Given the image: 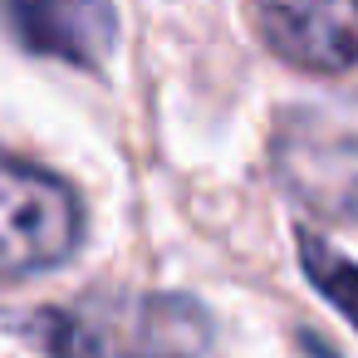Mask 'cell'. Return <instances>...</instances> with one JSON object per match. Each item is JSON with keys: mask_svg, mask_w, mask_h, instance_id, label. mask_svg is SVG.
Wrapping results in <instances>:
<instances>
[{"mask_svg": "<svg viewBox=\"0 0 358 358\" xmlns=\"http://www.w3.org/2000/svg\"><path fill=\"white\" fill-rule=\"evenodd\" d=\"M10 40L74 69H103L118 40L113 0H0Z\"/></svg>", "mask_w": 358, "mask_h": 358, "instance_id": "cell-4", "label": "cell"}, {"mask_svg": "<svg viewBox=\"0 0 358 358\" xmlns=\"http://www.w3.org/2000/svg\"><path fill=\"white\" fill-rule=\"evenodd\" d=\"M294 241H299V265H304L309 285L358 329V265L338 245H329L319 231H299Z\"/></svg>", "mask_w": 358, "mask_h": 358, "instance_id": "cell-6", "label": "cell"}, {"mask_svg": "<svg viewBox=\"0 0 358 358\" xmlns=\"http://www.w3.org/2000/svg\"><path fill=\"white\" fill-rule=\"evenodd\" d=\"M15 329L45 358H201L211 348V314L192 294L99 289L30 309Z\"/></svg>", "mask_w": 358, "mask_h": 358, "instance_id": "cell-1", "label": "cell"}, {"mask_svg": "<svg viewBox=\"0 0 358 358\" xmlns=\"http://www.w3.org/2000/svg\"><path fill=\"white\" fill-rule=\"evenodd\" d=\"M265 45L309 74L358 64V0H255Z\"/></svg>", "mask_w": 358, "mask_h": 358, "instance_id": "cell-5", "label": "cell"}, {"mask_svg": "<svg viewBox=\"0 0 358 358\" xmlns=\"http://www.w3.org/2000/svg\"><path fill=\"white\" fill-rule=\"evenodd\" d=\"M79 236L84 211L59 177L0 157V275L55 270L79 250Z\"/></svg>", "mask_w": 358, "mask_h": 358, "instance_id": "cell-3", "label": "cell"}, {"mask_svg": "<svg viewBox=\"0 0 358 358\" xmlns=\"http://www.w3.org/2000/svg\"><path fill=\"white\" fill-rule=\"evenodd\" d=\"M280 187L324 221H358V99L294 103L275 123Z\"/></svg>", "mask_w": 358, "mask_h": 358, "instance_id": "cell-2", "label": "cell"}]
</instances>
